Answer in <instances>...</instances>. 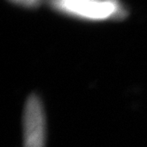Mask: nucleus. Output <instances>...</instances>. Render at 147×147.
<instances>
[{
	"instance_id": "obj_1",
	"label": "nucleus",
	"mask_w": 147,
	"mask_h": 147,
	"mask_svg": "<svg viewBox=\"0 0 147 147\" xmlns=\"http://www.w3.org/2000/svg\"><path fill=\"white\" fill-rule=\"evenodd\" d=\"M46 119L40 98L32 94L25 104L23 112V147H45Z\"/></svg>"
},
{
	"instance_id": "obj_2",
	"label": "nucleus",
	"mask_w": 147,
	"mask_h": 147,
	"mask_svg": "<svg viewBox=\"0 0 147 147\" xmlns=\"http://www.w3.org/2000/svg\"><path fill=\"white\" fill-rule=\"evenodd\" d=\"M52 5L62 13L92 20L121 17L123 14L119 4L113 1H60Z\"/></svg>"
}]
</instances>
